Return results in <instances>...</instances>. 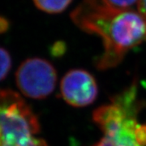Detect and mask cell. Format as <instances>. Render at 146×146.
<instances>
[{
  "instance_id": "obj_9",
  "label": "cell",
  "mask_w": 146,
  "mask_h": 146,
  "mask_svg": "<svg viewBox=\"0 0 146 146\" xmlns=\"http://www.w3.org/2000/svg\"><path fill=\"white\" fill-rule=\"evenodd\" d=\"M92 146H129L126 145H123V144H119V143H116L114 141H110L109 139L103 137L98 142L95 143L94 145Z\"/></svg>"
},
{
  "instance_id": "obj_3",
  "label": "cell",
  "mask_w": 146,
  "mask_h": 146,
  "mask_svg": "<svg viewBox=\"0 0 146 146\" xmlns=\"http://www.w3.org/2000/svg\"><path fill=\"white\" fill-rule=\"evenodd\" d=\"M39 131L37 117L21 95L0 89V146H48L35 137Z\"/></svg>"
},
{
  "instance_id": "obj_8",
  "label": "cell",
  "mask_w": 146,
  "mask_h": 146,
  "mask_svg": "<svg viewBox=\"0 0 146 146\" xmlns=\"http://www.w3.org/2000/svg\"><path fill=\"white\" fill-rule=\"evenodd\" d=\"M107 3L119 9H131V7L137 4L138 0H105Z\"/></svg>"
},
{
  "instance_id": "obj_2",
  "label": "cell",
  "mask_w": 146,
  "mask_h": 146,
  "mask_svg": "<svg viewBox=\"0 0 146 146\" xmlns=\"http://www.w3.org/2000/svg\"><path fill=\"white\" fill-rule=\"evenodd\" d=\"M143 103L135 83L113 97L110 104L94 110L93 119L103 137L130 146H146V123L138 120Z\"/></svg>"
},
{
  "instance_id": "obj_4",
  "label": "cell",
  "mask_w": 146,
  "mask_h": 146,
  "mask_svg": "<svg viewBox=\"0 0 146 146\" xmlns=\"http://www.w3.org/2000/svg\"><path fill=\"white\" fill-rule=\"evenodd\" d=\"M18 89L28 98L44 99L56 86L57 72L52 63L41 58H28L16 73Z\"/></svg>"
},
{
  "instance_id": "obj_5",
  "label": "cell",
  "mask_w": 146,
  "mask_h": 146,
  "mask_svg": "<svg viewBox=\"0 0 146 146\" xmlns=\"http://www.w3.org/2000/svg\"><path fill=\"white\" fill-rule=\"evenodd\" d=\"M63 100L75 107L91 105L96 100L98 88L94 76L83 69H72L64 75L60 83Z\"/></svg>"
},
{
  "instance_id": "obj_6",
  "label": "cell",
  "mask_w": 146,
  "mask_h": 146,
  "mask_svg": "<svg viewBox=\"0 0 146 146\" xmlns=\"http://www.w3.org/2000/svg\"><path fill=\"white\" fill-rule=\"evenodd\" d=\"M72 0H33L36 7L44 12L60 13L68 7Z\"/></svg>"
},
{
  "instance_id": "obj_1",
  "label": "cell",
  "mask_w": 146,
  "mask_h": 146,
  "mask_svg": "<svg viewBox=\"0 0 146 146\" xmlns=\"http://www.w3.org/2000/svg\"><path fill=\"white\" fill-rule=\"evenodd\" d=\"M82 31L101 37L103 52L96 66L106 70L119 65L126 54L146 42V18L132 9L114 7L105 0H83L71 13Z\"/></svg>"
},
{
  "instance_id": "obj_10",
  "label": "cell",
  "mask_w": 146,
  "mask_h": 146,
  "mask_svg": "<svg viewBox=\"0 0 146 146\" xmlns=\"http://www.w3.org/2000/svg\"><path fill=\"white\" fill-rule=\"evenodd\" d=\"M9 28V22L5 18L0 16V33H5Z\"/></svg>"
},
{
  "instance_id": "obj_11",
  "label": "cell",
  "mask_w": 146,
  "mask_h": 146,
  "mask_svg": "<svg viewBox=\"0 0 146 146\" xmlns=\"http://www.w3.org/2000/svg\"><path fill=\"white\" fill-rule=\"evenodd\" d=\"M137 7H138V11L141 12L146 18V0H138Z\"/></svg>"
},
{
  "instance_id": "obj_7",
  "label": "cell",
  "mask_w": 146,
  "mask_h": 146,
  "mask_svg": "<svg viewBox=\"0 0 146 146\" xmlns=\"http://www.w3.org/2000/svg\"><path fill=\"white\" fill-rule=\"evenodd\" d=\"M11 67V58L5 49L0 47V81L5 78Z\"/></svg>"
}]
</instances>
